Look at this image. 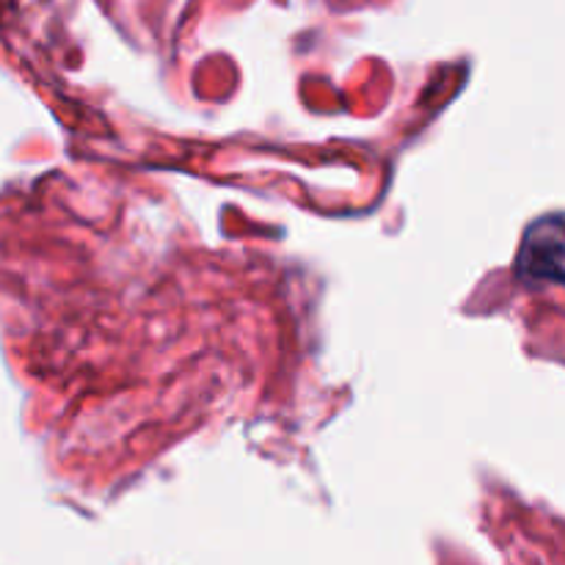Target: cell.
<instances>
[{
    "label": "cell",
    "mask_w": 565,
    "mask_h": 565,
    "mask_svg": "<svg viewBox=\"0 0 565 565\" xmlns=\"http://www.w3.org/2000/svg\"><path fill=\"white\" fill-rule=\"evenodd\" d=\"M516 270L527 285L565 287V213L544 215L527 226Z\"/></svg>",
    "instance_id": "1"
}]
</instances>
